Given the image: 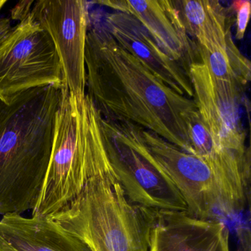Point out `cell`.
Segmentation results:
<instances>
[{
  "mask_svg": "<svg viewBox=\"0 0 251 251\" xmlns=\"http://www.w3.org/2000/svg\"><path fill=\"white\" fill-rule=\"evenodd\" d=\"M86 87L102 118L150 130L194 155L186 118L194 100L178 95L123 49L98 13L89 14Z\"/></svg>",
  "mask_w": 251,
  "mask_h": 251,
  "instance_id": "obj_1",
  "label": "cell"
},
{
  "mask_svg": "<svg viewBox=\"0 0 251 251\" xmlns=\"http://www.w3.org/2000/svg\"><path fill=\"white\" fill-rule=\"evenodd\" d=\"M64 85L30 89L11 104L0 100V215L33 211L39 201Z\"/></svg>",
  "mask_w": 251,
  "mask_h": 251,
  "instance_id": "obj_2",
  "label": "cell"
},
{
  "mask_svg": "<svg viewBox=\"0 0 251 251\" xmlns=\"http://www.w3.org/2000/svg\"><path fill=\"white\" fill-rule=\"evenodd\" d=\"M113 170L99 111L91 98H77L64 84L49 165L32 216L50 217L73 201L91 179Z\"/></svg>",
  "mask_w": 251,
  "mask_h": 251,
  "instance_id": "obj_3",
  "label": "cell"
},
{
  "mask_svg": "<svg viewBox=\"0 0 251 251\" xmlns=\"http://www.w3.org/2000/svg\"><path fill=\"white\" fill-rule=\"evenodd\" d=\"M154 211L130 202L111 171L91 179L73 201L48 218L92 251H148Z\"/></svg>",
  "mask_w": 251,
  "mask_h": 251,
  "instance_id": "obj_4",
  "label": "cell"
},
{
  "mask_svg": "<svg viewBox=\"0 0 251 251\" xmlns=\"http://www.w3.org/2000/svg\"><path fill=\"white\" fill-rule=\"evenodd\" d=\"M114 122L170 177L183 196L189 214L202 220H221L244 211L245 207L205 161L150 130L131 123Z\"/></svg>",
  "mask_w": 251,
  "mask_h": 251,
  "instance_id": "obj_5",
  "label": "cell"
},
{
  "mask_svg": "<svg viewBox=\"0 0 251 251\" xmlns=\"http://www.w3.org/2000/svg\"><path fill=\"white\" fill-rule=\"evenodd\" d=\"M64 84L55 45L30 13L0 42V100L11 104L30 89Z\"/></svg>",
  "mask_w": 251,
  "mask_h": 251,
  "instance_id": "obj_6",
  "label": "cell"
},
{
  "mask_svg": "<svg viewBox=\"0 0 251 251\" xmlns=\"http://www.w3.org/2000/svg\"><path fill=\"white\" fill-rule=\"evenodd\" d=\"M100 123L110 163L127 199L156 211H188L175 183L144 148L114 122L100 115Z\"/></svg>",
  "mask_w": 251,
  "mask_h": 251,
  "instance_id": "obj_7",
  "label": "cell"
},
{
  "mask_svg": "<svg viewBox=\"0 0 251 251\" xmlns=\"http://www.w3.org/2000/svg\"><path fill=\"white\" fill-rule=\"evenodd\" d=\"M31 14L55 45L64 84L77 98H83L86 95L85 50L89 23L88 2L40 0L35 2Z\"/></svg>",
  "mask_w": 251,
  "mask_h": 251,
  "instance_id": "obj_8",
  "label": "cell"
},
{
  "mask_svg": "<svg viewBox=\"0 0 251 251\" xmlns=\"http://www.w3.org/2000/svg\"><path fill=\"white\" fill-rule=\"evenodd\" d=\"M187 73L197 110L216 144L239 155L249 153L239 114L242 88L214 77L201 61L191 63Z\"/></svg>",
  "mask_w": 251,
  "mask_h": 251,
  "instance_id": "obj_9",
  "label": "cell"
},
{
  "mask_svg": "<svg viewBox=\"0 0 251 251\" xmlns=\"http://www.w3.org/2000/svg\"><path fill=\"white\" fill-rule=\"evenodd\" d=\"M99 16L105 28L120 46L137 58L176 93L190 99L194 98L187 70L161 49L136 18L117 11Z\"/></svg>",
  "mask_w": 251,
  "mask_h": 251,
  "instance_id": "obj_10",
  "label": "cell"
},
{
  "mask_svg": "<svg viewBox=\"0 0 251 251\" xmlns=\"http://www.w3.org/2000/svg\"><path fill=\"white\" fill-rule=\"evenodd\" d=\"M229 229L221 220L187 211H154L148 251H230Z\"/></svg>",
  "mask_w": 251,
  "mask_h": 251,
  "instance_id": "obj_11",
  "label": "cell"
},
{
  "mask_svg": "<svg viewBox=\"0 0 251 251\" xmlns=\"http://www.w3.org/2000/svg\"><path fill=\"white\" fill-rule=\"evenodd\" d=\"M96 3L136 18L161 49L185 69L196 61L197 46L186 33L172 0H108Z\"/></svg>",
  "mask_w": 251,
  "mask_h": 251,
  "instance_id": "obj_12",
  "label": "cell"
},
{
  "mask_svg": "<svg viewBox=\"0 0 251 251\" xmlns=\"http://www.w3.org/2000/svg\"><path fill=\"white\" fill-rule=\"evenodd\" d=\"M0 251H92L48 217L10 214L0 219Z\"/></svg>",
  "mask_w": 251,
  "mask_h": 251,
  "instance_id": "obj_13",
  "label": "cell"
},
{
  "mask_svg": "<svg viewBox=\"0 0 251 251\" xmlns=\"http://www.w3.org/2000/svg\"><path fill=\"white\" fill-rule=\"evenodd\" d=\"M188 35L207 50H226L233 42L226 8L217 0L173 1Z\"/></svg>",
  "mask_w": 251,
  "mask_h": 251,
  "instance_id": "obj_14",
  "label": "cell"
},
{
  "mask_svg": "<svg viewBox=\"0 0 251 251\" xmlns=\"http://www.w3.org/2000/svg\"><path fill=\"white\" fill-rule=\"evenodd\" d=\"M201 62L214 77L231 82L243 89L251 80V62L241 53L234 42L227 49L207 50L197 45Z\"/></svg>",
  "mask_w": 251,
  "mask_h": 251,
  "instance_id": "obj_15",
  "label": "cell"
},
{
  "mask_svg": "<svg viewBox=\"0 0 251 251\" xmlns=\"http://www.w3.org/2000/svg\"><path fill=\"white\" fill-rule=\"evenodd\" d=\"M232 6L236 12V39L242 40L245 36L251 16V2L249 0H238L233 2Z\"/></svg>",
  "mask_w": 251,
  "mask_h": 251,
  "instance_id": "obj_16",
  "label": "cell"
},
{
  "mask_svg": "<svg viewBox=\"0 0 251 251\" xmlns=\"http://www.w3.org/2000/svg\"><path fill=\"white\" fill-rule=\"evenodd\" d=\"M35 2L33 0H25L19 2L11 11V17L13 20L20 21L25 20L33 9Z\"/></svg>",
  "mask_w": 251,
  "mask_h": 251,
  "instance_id": "obj_17",
  "label": "cell"
},
{
  "mask_svg": "<svg viewBox=\"0 0 251 251\" xmlns=\"http://www.w3.org/2000/svg\"><path fill=\"white\" fill-rule=\"evenodd\" d=\"M237 249L236 251H251V233L248 226L239 224L236 228Z\"/></svg>",
  "mask_w": 251,
  "mask_h": 251,
  "instance_id": "obj_18",
  "label": "cell"
},
{
  "mask_svg": "<svg viewBox=\"0 0 251 251\" xmlns=\"http://www.w3.org/2000/svg\"><path fill=\"white\" fill-rule=\"evenodd\" d=\"M11 22L8 18H0V42L11 30Z\"/></svg>",
  "mask_w": 251,
  "mask_h": 251,
  "instance_id": "obj_19",
  "label": "cell"
},
{
  "mask_svg": "<svg viewBox=\"0 0 251 251\" xmlns=\"http://www.w3.org/2000/svg\"><path fill=\"white\" fill-rule=\"evenodd\" d=\"M7 3V1L5 0H0V11L3 8L4 5Z\"/></svg>",
  "mask_w": 251,
  "mask_h": 251,
  "instance_id": "obj_20",
  "label": "cell"
}]
</instances>
